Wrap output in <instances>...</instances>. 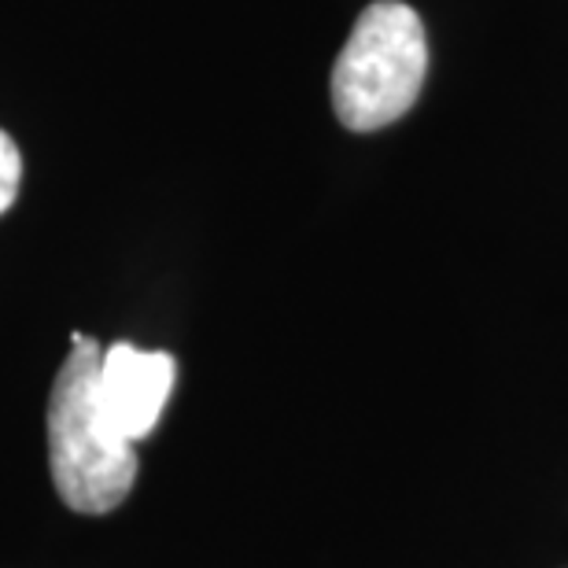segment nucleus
<instances>
[{
	"mask_svg": "<svg viewBox=\"0 0 568 568\" xmlns=\"http://www.w3.org/2000/svg\"><path fill=\"white\" fill-rule=\"evenodd\" d=\"M100 344L74 333L49 399V465L55 491L74 514H111L138 480V450L108 425L97 403Z\"/></svg>",
	"mask_w": 568,
	"mask_h": 568,
	"instance_id": "nucleus-1",
	"label": "nucleus"
},
{
	"mask_svg": "<svg viewBox=\"0 0 568 568\" xmlns=\"http://www.w3.org/2000/svg\"><path fill=\"white\" fill-rule=\"evenodd\" d=\"M428 71L422 16L403 0H373L333 67L336 119L355 133L384 130L414 108Z\"/></svg>",
	"mask_w": 568,
	"mask_h": 568,
	"instance_id": "nucleus-2",
	"label": "nucleus"
},
{
	"mask_svg": "<svg viewBox=\"0 0 568 568\" xmlns=\"http://www.w3.org/2000/svg\"><path fill=\"white\" fill-rule=\"evenodd\" d=\"M174 377L178 366L166 351L111 344L100 355L97 369V403L108 425L130 443L152 436L170 392H174Z\"/></svg>",
	"mask_w": 568,
	"mask_h": 568,
	"instance_id": "nucleus-3",
	"label": "nucleus"
},
{
	"mask_svg": "<svg viewBox=\"0 0 568 568\" xmlns=\"http://www.w3.org/2000/svg\"><path fill=\"white\" fill-rule=\"evenodd\" d=\"M19 181H22V155L19 144L0 130V214H4L19 196Z\"/></svg>",
	"mask_w": 568,
	"mask_h": 568,
	"instance_id": "nucleus-4",
	"label": "nucleus"
}]
</instances>
